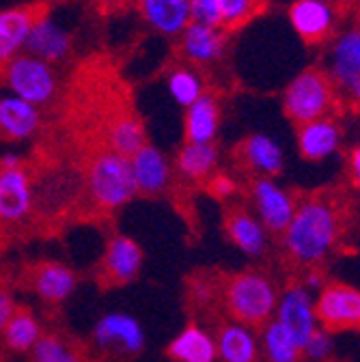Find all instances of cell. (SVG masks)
<instances>
[{
	"label": "cell",
	"instance_id": "obj_1",
	"mask_svg": "<svg viewBox=\"0 0 360 362\" xmlns=\"http://www.w3.org/2000/svg\"><path fill=\"white\" fill-rule=\"evenodd\" d=\"M349 218L345 203L328 192L298 199L296 214L281 235L283 252L300 269L320 267L345 240Z\"/></svg>",
	"mask_w": 360,
	"mask_h": 362
},
{
	"label": "cell",
	"instance_id": "obj_2",
	"mask_svg": "<svg viewBox=\"0 0 360 362\" xmlns=\"http://www.w3.org/2000/svg\"><path fill=\"white\" fill-rule=\"evenodd\" d=\"M279 287L261 269L222 272L218 308L220 317L250 328H263L274 320L279 304Z\"/></svg>",
	"mask_w": 360,
	"mask_h": 362
},
{
	"label": "cell",
	"instance_id": "obj_3",
	"mask_svg": "<svg viewBox=\"0 0 360 362\" xmlns=\"http://www.w3.org/2000/svg\"><path fill=\"white\" fill-rule=\"evenodd\" d=\"M84 190L91 205L104 216L123 209L129 201L137 199L129 158L106 147L98 151L86 164Z\"/></svg>",
	"mask_w": 360,
	"mask_h": 362
},
{
	"label": "cell",
	"instance_id": "obj_4",
	"mask_svg": "<svg viewBox=\"0 0 360 362\" xmlns=\"http://www.w3.org/2000/svg\"><path fill=\"white\" fill-rule=\"evenodd\" d=\"M339 95L322 67H306L296 74L283 90V112L294 125L330 117Z\"/></svg>",
	"mask_w": 360,
	"mask_h": 362
},
{
	"label": "cell",
	"instance_id": "obj_5",
	"mask_svg": "<svg viewBox=\"0 0 360 362\" xmlns=\"http://www.w3.org/2000/svg\"><path fill=\"white\" fill-rule=\"evenodd\" d=\"M80 274L59 259H33L22 263L13 287L35 296L43 306L57 308L65 304L78 289Z\"/></svg>",
	"mask_w": 360,
	"mask_h": 362
},
{
	"label": "cell",
	"instance_id": "obj_6",
	"mask_svg": "<svg viewBox=\"0 0 360 362\" xmlns=\"http://www.w3.org/2000/svg\"><path fill=\"white\" fill-rule=\"evenodd\" d=\"M0 82L5 84L7 93L37 108L54 102L59 93V74L54 65L28 52H22L20 57L0 67Z\"/></svg>",
	"mask_w": 360,
	"mask_h": 362
},
{
	"label": "cell",
	"instance_id": "obj_7",
	"mask_svg": "<svg viewBox=\"0 0 360 362\" xmlns=\"http://www.w3.org/2000/svg\"><path fill=\"white\" fill-rule=\"evenodd\" d=\"M145 267L143 246L127 233L115 231L104 246L102 257L93 265L91 279L100 291H110L137 283Z\"/></svg>",
	"mask_w": 360,
	"mask_h": 362
},
{
	"label": "cell",
	"instance_id": "obj_8",
	"mask_svg": "<svg viewBox=\"0 0 360 362\" xmlns=\"http://www.w3.org/2000/svg\"><path fill=\"white\" fill-rule=\"evenodd\" d=\"M88 349H95L102 358L132 360L139 358L147 347V334L143 324L129 313H106L93 324L88 334Z\"/></svg>",
	"mask_w": 360,
	"mask_h": 362
},
{
	"label": "cell",
	"instance_id": "obj_9",
	"mask_svg": "<svg viewBox=\"0 0 360 362\" xmlns=\"http://www.w3.org/2000/svg\"><path fill=\"white\" fill-rule=\"evenodd\" d=\"M324 63V71L337 95L360 106V26L345 28L330 37Z\"/></svg>",
	"mask_w": 360,
	"mask_h": 362
},
{
	"label": "cell",
	"instance_id": "obj_10",
	"mask_svg": "<svg viewBox=\"0 0 360 362\" xmlns=\"http://www.w3.org/2000/svg\"><path fill=\"white\" fill-rule=\"evenodd\" d=\"M35 216V179L30 168H0V235L16 233Z\"/></svg>",
	"mask_w": 360,
	"mask_h": 362
},
{
	"label": "cell",
	"instance_id": "obj_11",
	"mask_svg": "<svg viewBox=\"0 0 360 362\" xmlns=\"http://www.w3.org/2000/svg\"><path fill=\"white\" fill-rule=\"evenodd\" d=\"M315 317L330 334L360 330V289L339 281L326 283L315 298Z\"/></svg>",
	"mask_w": 360,
	"mask_h": 362
},
{
	"label": "cell",
	"instance_id": "obj_12",
	"mask_svg": "<svg viewBox=\"0 0 360 362\" xmlns=\"http://www.w3.org/2000/svg\"><path fill=\"white\" fill-rule=\"evenodd\" d=\"M248 197L252 211L265 226V231L269 235H283L296 214L298 199L277 184V179L269 177H255L250 181Z\"/></svg>",
	"mask_w": 360,
	"mask_h": 362
},
{
	"label": "cell",
	"instance_id": "obj_13",
	"mask_svg": "<svg viewBox=\"0 0 360 362\" xmlns=\"http://www.w3.org/2000/svg\"><path fill=\"white\" fill-rule=\"evenodd\" d=\"M274 320L300 345H304L308 341V337L320 328L318 317H315V300L310 298V291L300 281L289 283L281 291Z\"/></svg>",
	"mask_w": 360,
	"mask_h": 362
},
{
	"label": "cell",
	"instance_id": "obj_14",
	"mask_svg": "<svg viewBox=\"0 0 360 362\" xmlns=\"http://www.w3.org/2000/svg\"><path fill=\"white\" fill-rule=\"evenodd\" d=\"M227 35L229 33L222 26L190 22L186 30L177 37L179 57L192 67L216 65L227 52Z\"/></svg>",
	"mask_w": 360,
	"mask_h": 362
},
{
	"label": "cell",
	"instance_id": "obj_15",
	"mask_svg": "<svg viewBox=\"0 0 360 362\" xmlns=\"http://www.w3.org/2000/svg\"><path fill=\"white\" fill-rule=\"evenodd\" d=\"M137 197L158 199L168 192L173 184V164L168 156L156 145L147 143L129 158Z\"/></svg>",
	"mask_w": 360,
	"mask_h": 362
},
{
	"label": "cell",
	"instance_id": "obj_16",
	"mask_svg": "<svg viewBox=\"0 0 360 362\" xmlns=\"http://www.w3.org/2000/svg\"><path fill=\"white\" fill-rule=\"evenodd\" d=\"M294 33L308 45L330 41L337 26V11L328 0H294L287 7Z\"/></svg>",
	"mask_w": 360,
	"mask_h": 362
},
{
	"label": "cell",
	"instance_id": "obj_17",
	"mask_svg": "<svg viewBox=\"0 0 360 362\" xmlns=\"http://www.w3.org/2000/svg\"><path fill=\"white\" fill-rule=\"evenodd\" d=\"M222 231L229 244L248 257H263L269 244V233L261 220L246 205H229L222 214Z\"/></svg>",
	"mask_w": 360,
	"mask_h": 362
},
{
	"label": "cell",
	"instance_id": "obj_18",
	"mask_svg": "<svg viewBox=\"0 0 360 362\" xmlns=\"http://www.w3.org/2000/svg\"><path fill=\"white\" fill-rule=\"evenodd\" d=\"M26 52L50 65L63 63L74 52V35L67 26L43 11L30 30Z\"/></svg>",
	"mask_w": 360,
	"mask_h": 362
},
{
	"label": "cell",
	"instance_id": "obj_19",
	"mask_svg": "<svg viewBox=\"0 0 360 362\" xmlns=\"http://www.w3.org/2000/svg\"><path fill=\"white\" fill-rule=\"evenodd\" d=\"M41 13L43 7L39 5L0 9V67L26 52L30 30Z\"/></svg>",
	"mask_w": 360,
	"mask_h": 362
},
{
	"label": "cell",
	"instance_id": "obj_20",
	"mask_svg": "<svg viewBox=\"0 0 360 362\" xmlns=\"http://www.w3.org/2000/svg\"><path fill=\"white\" fill-rule=\"evenodd\" d=\"M214 339L220 362H259L261 345L255 328L233 320L214 322Z\"/></svg>",
	"mask_w": 360,
	"mask_h": 362
},
{
	"label": "cell",
	"instance_id": "obj_21",
	"mask_svg": "<svg viewBox=\"0 0 360 362\" xmlns=\"http://www.w3.org/2000/svg\"><path fill=\"white\" fill-rule=\"evenodd\" d=\"M43 123L41 108L11 95H0V141L26 143L39 134Z\"/></svg>",
	"mask_w": 360,
	"mask_h": 362
},
{
	"label": "cell",
	"instance_id": "obj_22",
	"mask_svg": "<svg viewBox=\"0 0 360 362\" xmlns=\"http://www.w3.org/2000/svg\"><path fill=\"white\" fill-rule=\"evenodd\" d=\"M343 129L335 117H324L318 121H310L298 125L296 145L298 153L306 162H324L341 149Z\"/></svg>",
	"mask_w": 360,
	"mask_h": 362
},
{
	"label": "cell",
	"instance_id": "obj_23",
	"mask_svg": "<svg viewBox=\"0 0 360 362\" xmlns=\"http://www.w3.org/2000/svg\"><path fill=\"white\" fill-rule=\"evenodd\" d=\"M238 160L255 177L277 179L285 166L283 147L267 134H250L238 145Z\"/></svg>",
	"mask_w": 360,
	"mask_h": 362
},
{
	"label": "cell",
	"instance_id": "obj_24",
	"mask_svg": "<svg viewBox=\"0 0 360 362\" xmlns=\"http://www.w3.org/2000/svg\"><path fill=\"white\" fill-rule=\"evenodd\" d=\"M143 22L162 37H179L192 22L190 0H137Z\"/></svg>",
	"mask_w": 360,
	"mask_h": 362
},
{
	"label": "cell",
	"instance_id": "obj_25",
	"mask_svg": "<svg viewBox=\"0 0 360 362\" xmlns=\"http://www.w3.org/2000/svg\"><path fill=\"white\" fill-rule=\"evenodd\" d=\"M166 358L173 362H218L216 339L199 322H190L168 341Z\"/></svg>",
	"mask_w": 360,
	"mask_h": 362
},
{
	"label": "cell",
	"instance_id": "obj_26",
	"mask_svg": "<svg viewBox=\"0 0 360 362\" xmlns=\"http://www.w3.org/2000/svg\"><path fill=\"white\" fill-rule=\"evenodd\" d=\"M220 153L216 143H184L175 156L173 170L190 184H207L216 175Z\"/></svg>",
	"mask_w": 360,
	"mask_h": 362
},
{
	"label": "cell",
	"instance_id": "obj_27",
	"mask_svg": "<svg viewBox=\"0 0 360 362\" xmlns=\"http://www.w3.org/2000/svg\"><path fill=\"white\" fill-rule=\"evenodd\" d=\"M220 102L214 93L201 95L184 112V139L186 143H216L220 129Z\"/></svg>",
	"mask_w": 360,
	"mask_h": 362
},
{
	"label": "cell",
	"instance_id": "obj_28",
	"mask_svg": "<svg viewBox=\"0 0 360 362\" xmlns=\"http://www.w3.org/2000/svg\"><path fill=\"white\" fill-rule=\"evenodd\" d=\"M43 332L46 330L35 310L26 304H18L0 339H3V347L11 354H30Z\"/></svg>",
	"mask_w": 360,
	"mask_h": 362
},
{
	"label": "cell",
	"instance_id": "obj_29",
	"mask_svg": "<svg viewBox=\"0 0 360 362\" xmlns=\"http://www.w3.org/2000/svg\"><path fill=\"white\" fill-rule=\"evenodd\" d=\"M106 149L132 158L143 145H147V129L141 117L132 112H121L106 125Z\"/></svg>",
	"mask_w": 360,
	"mask_h": 362
},
{
	"label": "cell",
	"instance_id": "obj_30",
	"mask_svg": "<svg viewBox=\"0 0 360 362\" xmlns=\"http://www.w3.org/2000/svg\"><path fill=\"white\" fill-rule=\"evenodd\" d=\"M28 356L30 362H91L86 343L57 330L43 332Z\"/></svg>",
	"mask_w": 360,
	"mask_h": 362
},
{
	"label": "cell",
	"instance_id": "obj_31",
	"mask_svg": "<svg viewBox=\"0 0 360 362\" xmlns=\"http://www.w3.org/2000/svg\"><path fill=\"white\" fill-rule=\"evenodd\" d=\"M261 356L267 362H300L302 360V345L277 322L269 320L259 334Z\"/></svg>",
	"mask_w": 360,
	"mask_h": 362
},
{
	"label": "cell",
	"instance_id": "obj_32",
	"mask_svg": "<svg viewBox=\"0 0 360 362\" xmlns=\"http://www.w3.org/2000/svg\"><path fill=\"white\" fill-rule=\"evenodd\" d=\"M166 90L170 100L184 110L194 104L201 95H205V80L192 65H177L166 74Z\"/></svg>",
	"mask_w": 360,
	"mask_h": 362
},
{
	"label": "cell",
	"instance_id": "obj_33",
	"mask_svg": "<svg viewBox=\"0 0 360 362\" xmlns=\"http://www.w3.org/2000/svg\"><path fill=\"white\" fill-rule=\"evenodd\" d=\"M265 0H218L222 28L231 33L248 24L257 13H261Z\"/></svg>",
	"mask_w": 360,
	"mask_h": 362
},
{
	"label": "cell",
	"instance_id": "obj_34",
	"mask_svg": "<svg viewBox=\"0 0 360 362\" xmlns=\"http://www.w3.org/2000/svg\"><path fill=\"white\" fill-rule=\"evenodd\" d=\"M335 351V339L330 332L318 328L310 337L308 341L302 345V358L306 360H313V362H324L332 356Z\"/></svg>",
	"mask_w": 360,
	"mask_h": 362
},
{
	"label": "cell",
	"instance_id": "obj_35",
	"mask_svg": "<svg viewBox=\"0 0 360 362\" xmlns=\"http://www.w3.org/2000/svg\"><path fill=\"white\" fill-rule=\"evenodd\" d=\"M190 13H192V22L222 26L218 0H190Z\"/></svg>",
	"mask_w": 360,
	"mask_h": 362
},
{
	"label": "cell",
	"instance_id": "obj_36",
	"mask_svg": "<svg viewBox=\"0 0 360 362\" xmlns=\"http://www.w3.org/2000/svg\"><path fill=\"white\" fill-rule=\"evenodd\" d=\"M16 306H18V302L13 296V285L7 279H0V334H3L7 322L11 320Z\"/></svg>",
	"mask_w": 360,
	"mask_h": 362
},
{
	"label": "cell",
	"instance_id": "obj_37",
	"mask_svg": "<svg viewBox=\"0 0 360 362\" xmlns=\"http://www.w3.org/2000/svg\"><path fill=\"white\" fill-rule=\"evenodd\" d=\"M209 192L214 194V197H218V199H231L233 197V192H236V184H233V179L231 177H227V175H214L209 181Z\"/></svg>",
	"mask_w": 360,
	"mask_h": 362
},
{
	"label": "cell",
	"instance_id": "obj_38",
	"mask_svg": "<svg viewBox=\"0 0 360 362\" xmlns=\"http://www.w3.org/2000/svg\"><path fill=\"white\" fill-rule=\"evenodd\" d=\"M308 291H315V293H320L324 289V285L328 283L326 276H324V272L320 267H310V269H304V279L300 281Z\"/></svg>",
	"mask_w": 360,
	"mask_h": 362
},
{
	"label": "cell",
	"instance_id": "obj_39",
	"mask_svg": "<svg viewBox=\"0 0 360 362\" xmlns=\"http://www.w3.org/2000/svg\"><path fill=\"white\" fill-rule=\"evenodd\" d=\"M347 170H349L352 184L360 188V143L356 147H352L347 153Z\"/></svg>",
	"mask_w": 360,
	"mask_h": 362
},
{
	"label": "cell",
	"instance_id": "obj_40",
	"mask_svg": "<svg viewBox=\"0 0 360 362\" xmlns=\"http://www.w3.org/2000/svg\"><path fill=\"white\" fill-rule=\"evenodd\" d=\"M24 158L18 156V153H5L0 156V168H18V166H24Z\"/></svg>",
	"mask_w": 360,
	"mask_h": 362
}]
</instances>
